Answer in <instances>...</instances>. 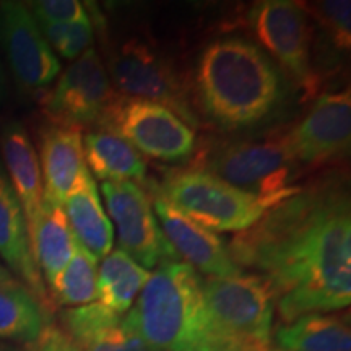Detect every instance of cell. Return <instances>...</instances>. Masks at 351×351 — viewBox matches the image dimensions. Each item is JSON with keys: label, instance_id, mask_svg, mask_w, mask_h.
<instances>
[{"label": "cell", "instance_id": "cell-1", "mask_svg": "<svg viewBox=\"0 0 351 351\" xmlns=\"http://www.w3.org/2000/svg\"><path fill=\"white\" fill-rule=\"evenodd\" d=\"M265 282L283 322L351 302V204L341 181L301 187L228 244Z\"/></svg>", "mask_w": 351, "mask_h": 351}, {"label": "cell", "instance_id": "cell-2", "mask_svg": "<svg viewBox=\"0 0 351 351\" xmlns=\"http://www.w3.org/2000/svg\"><path fill=\"white\" fill-rule=\"evenodd\" d=\"M195 90L204 112L228 130L261 124L285 99L276 64L256 43L239 36L215 39L202 51Z\"/></svg>", "mask_w": 351, "mask_h": 351}, {"label": "cell", "instance_id": "cell-3", "mask_svg": "<svg viewBox=\"0 0 351 351\" xmlns=\"http://www.w3.org/2000/svg\"><path fill=\"white\" fill-rule=\"evenodd\" d=\"M129 314L140 337L155 351H217L204 280L186 262L158 265Z\"/></svg>", "mask_w": 351, "mask_h": 351}, {"label": "cell", "instance_id": "cell-4", "mask_svg": "<svg viewBox=\"0 0 351 351\" xmlns=\"http://www.w3.org/2000/svg\"><path fill=\"white\" fill-rule=\"evenodd\" d=\"M204 296L217 351H275V304L261 276L241 271L207 278Z\"/></svg>", "mask_w": 351, "mask_h": 351}, {"label": "cell", "instance_id": "cell-5", "mask_svg": "<svg viewBox=\"0 0 351 351\" xmlns=\"http://www.w3.org/2000/svg\"><path fill=\"white\" fill-rule=\"evenodd\" d=\"M145 186L213 232L249 230L282 202L247 194L202 168L174 171L161 184L147 181Z\"/></svg>", "mask_w": 351, "mask_h": 351}, {"label": "cell", "instance_id": "cell-6", "mask_svg": "<svg viewBox=\"0 0 351 351\" xmlns=\"http://www.w3.org/2000/svg\"><path fill=\"white\" fill-rule=\"evenodd\" d=\"M202 169L247 194L269 199L285 200L301 189L293 186L300 165L289 152L285 132L218 148Z\"/></svg>", "mask_w": 351, "mask_h": 351}, {"label": "cell", "instance_id": "cell-7", "mask_svg": "<svg viewBox=\"0 0 351 351\" xmlns=\"http://www.w3.org/2000/svg\"><path fill=\"white\" fill-rule=\"evenodd\" d=\"M99 129L117 134L142 156L168 163L186 160L197 143L195 130L171 109L119 93L104 112Z\"/></svg>", "mask_w": 351, "mask_h": 351}, {"label": "cell", "instance_id": "cell-8", "mask_svg": "<svg viewBox=\"0 0 351 351\" xmlns=\"http://www.w3.org/2000/svg\"><path fill=\"white\" fill-rule=\"evenodd\" d=\"M112 88L127 98L147 99L168 108L176 116L197 129L200 119L174 65L150 44L129 39L117 47L111 60Z\"/></svg>", "mask_w": 351, "mask_h": 351}, {"label": "cell", "instance_id": "cell-9", "mask_svg": "<svg viewBox=\"0 0 351 351\" xmlns=\"http://www.w3.org/2000/svg\"><path fill=\"white\" fill-rule=\"evenodd\" d=\"M247 23L261 43L258 47L269 52L307 95H314L319 77L313 67V32L304 5L291 0L258 2L249 12Z\"/></svg>", "mask_w": 351, "mask_h": 351}, {"label": "cell", "instance_id": "cell-10", "mask_svg": "<svg viewBox=\"0 0 351 351\" xmlns=\"http://www.w3.org/2000/svg\"><path fill=\"white\" fill-rule=\"evenodd\" d=\"M116 95L103 60L91 47L57 77L56 85L43 95L41 109L49 124L80 130L99 127Z\"/></svg>", "mask_w": 351, "mask_h": 351}, {"label": "cell", "instance_id": "cell-11", "mask_svg": "<svg viewBox=\"0 0 351 351\" xmlns=\"http://www.w3.org/2000/svg\"><path fill=\"white\" fill-rule=\"evenodd\" d=\"M108 213L117 231L121 251L134 258L143 269H156L165 262L181 261L166 239L152 197L143 186L135 182H101Z\"/></svg>", "mask_w": 351, "mask_h": 351}, {"label": "cell", "instance_id": "cell-12", "mask_svg": "<svg viewBox=\"0 0 351 351\" xmlns=\"http://www.w3.org/2000/svg\"><path fill=\"white\" fill-rule=\"evenodd\" d=\"M289 152L300 166H320L343 156L351 143L350 88L320 95L309 112L285 132Z\"/></svg>", "mask_w": 351, "mask_h": 351}, {"label": "cell", "instance_id": "cell-13", "mask_svg": "<svg viewBox=\"0 0 351 351\" xmlns=\"http://www.w3.org/2000/svg\"><path fill=\"white\" fill-rule=\"evenodd\" d=\"M0 44L13 77L25 90H47L60 75L59 57L44 39L26 3L0 2Z\"/></svg>", "mask_w": 351, "mask_h": 351}, {"label": "cell", "instance_id": "cell-14", "mask_svg": "<svg viewBox=\"0 0 351 351\" xmlns=\"http://www.w3.org/2000/svg\"><path fill=\"white\" fill-rule=\"evenodd\" d=\"M150 192L158 223L182 262L200 274L208 275V278H225L244 271L232 261L230 249L217 232L179 212L152 189Z\"/></svg>", "mask_w": 351, "mask_h": 351}, {"label": "cell", "instance_id": "cell-15", "mask_svg": "<svg viewBox=\"0 0 351 351\" xmlns=\"http://www.w3.org/2000/svg\"><path fill=\"white\" fill-rule=\"evenodd\" d=\"M62 330L82 351H155L135 327L130 314H117L98 301L60 313Z\"/></svg>", "mask_w": 351, "mask_h": 351}, {"label": "cell", "instance_id": "cell-16", "mask_svg": "<svg viewBox=\"0 0 351 351\" xmlns=\"http://www.w3.org/2000/svg\"><path fill=\"white\" fill-rule=\"evenodd\" d=\"M0 262L47 309L51 302L49 293L34 261L25 212L2 165H0Z\"/></svg>", "mask_w": 351, "mask_h": 351}, {"label": "cell", "instance_id": "cell-17", "mask_svg": "<svg viewBox=\"0 0 351 351\" xmlns=\"http://www.w3.org/2000/svg\"><path fill=\"white\" fill-rule=\"evenodd\" d=\"M39 166L44 197L62 205L86 169L83 134L75 127L47 124L39 132Z\"/></svg>", "mask_w": 351, "mask_h": 351}, {"label": "cell", "instance_id": "cell-18", "mask_svg": "<svg viewBox=\"0 0 351 351\" xmlns=\"http://www.w3.org/2000/svg\"><path fill=\"white\" fill-rule=\"evenodd\" d=\"M3 169L25 212L28 231L36 225L43 208L44 186L38 152L20 122H10L0 134Z\"/></svg>", "mask_w": 351, "mask_h": 351}, {"label": "cell", "instance_id": "cell-19", "mask_svg": "<svg viewBox=\"0 0 351 351\" xmlns=\"http://www.w3.org/2000/svg\"><path fill=\"white\" fill-rule=\"evenodd\" d=\"M62 207L77 243L96 261L106 257L114 249V226L99 199L95 178L88 168L65 197Z\"/></svg>", "mask_w": 351, "mask_h": 351}, {"label": "cell", "instance_id": "cell-20", "mask_svg": "<svg viewBox=\"0 0 351 351\" xmlns=\"http://www.w3.org/2000/svg\"><path fill=\"white\" fill-rule=\"evenodd\" d=\"M88 171L103 182L147 184V161L129 142L111 130L88 132L83 137Z\"/></svg>", "mask_w": 351, "mask_h": 351}, {"label": "cell", "instance_id": "cell-21", "mask_svg": "<svg viewBox=\"0 0 351 351\" xmlns=\"http://www.w3.org/2000/svg\"><path fill=\"white\" fill-rule=\"evenodd\" d=\"M29 239L38 269L44 283L49 287L72 258L78 244L62 205L44 197L41 213L29 232Z\"/></svg>", "mask_w": 351, "mask_h": 351}, {"label": "cell", "instance_id": "cell-22", "mask_svg": "<svg viewBox=\"0 0 351 351\" xmlns=\"http://www.w3.org/2000/svg\"><path fill=\"white\" fill-rule=\"evenodd\" d=\"M275 351H351V332L340 317L306 314L274 332Z\"/></svg>", "mask_w": 351, "mask_h": 351}, {"label": "cell", "instance_id": "cell-23", "mask_svg": "<svg viewBox=\"0 0 351 351\" xmlns=\"http://www.w3.org/2000/svg\"><path fill=\"white\" fill-rule=\"evenodd\" d=\"M150 270L138 265L119 247L101 258L96 301L117 314L129 313L150 278Z\"/></svg>", "mask_w": 351, "mask_h": 351}, {"label": "cell", "instance_id": "cell-24", "mask_svg": "<svg viewBox=\"0 0 351 351\" xmlns=\"http://www.w3.org/2000/svg\"><path fill=\"white\" fill-rule=\"evenodd\" d=\"M47 324L46 307L23 283L0 285V341L33 345Z\"/></svg>", "mask_w": 351, "mask_h": 351}, {"label": "cell", "instance_id": "cell-25", "mask_svg": "<svg viewBox=\"0 0 351 351\" xmlns=\"http://www.w3.org/2000/svg\"><path fill=\"white\" fill-rule=\"evenodd\" d=\"M47 293L49 301L65 309L95 302L98 296V261L77 244L72 258L49 285Z\"/></svg>", "mask_w": 351, "mask_h": 351}, {"label": "cell", "instance_id": "cell-26", "mask_svg": "<svg viewBox=\"0 0 351 351\" xmlns=\"http://www.w3.org/2000/svg\"><path fill=\"white\" fill-rule=\"evenodd\" d=\"M44 39L56 52V56L69 60H75L83 52L91 49L95 34V25L90 16L75 23H47L36 21Z\"/></svg>", "mask_w": 351, "mask_h": 351}, {"label": "cell", "instance_id": "cell-27", "mask_svg": "<svg viewBox=\"0 0 351 351\" xmlns=\"http://www.w3.org/2000/svg\"><path fill=\"white\" fill-rule=\"evenodd\" d=\"M315 20L322 25L330 36L333 46L340 51H348L351 46V3L350 0H327L317 2L314 7H306Z\"/></svg>", "mask_w": 351, "mask_h": 351}, {"label": "cell", "instance_id": "cell-28", "mask_svg": "<svg viewBox=\"0 0 351 351\" xmlns=\"http://www.w3.org/2000/svg\"><path fill=\"white\" fill-rule=\"evenodd\" d=\"M28 8L34 20L47 23H75L90 16L85 3L78 0H36Z\"/></svg>", "mask_w": 351, "mask_h": 351}, {"label": "cell", "instance_id": "cell-29", "mask_svg": "<svg viewBox=\"0 0 351 351\" xmlns=\"http://www.w3.org/2000/svg\"><path fill=\"white\" fill-rule=\"evenodd\" d=\"M28 348L29 351H82L75 341L54 324H47L39 339L28 345Z\"/></svg>", "mask_w": 351, "mask_h": 351}, {"label": "cell", "instance_id": "cell-30", "mask_svg": "<svg viewBox=\"0 0 351 351\" xmlns=\"http://www.w3.org/2000/svg\"><path fill=\"white\" fill-rule=\"evenodd\" d=\"M15 276H13L5 265L0 262V285H5V283H12L15 282Z\"/></svg>", "mask_w": 351, "mask_h": 351}, {"label": "cell", "instance_id": "cell-31", "mask_svg": "<svg viewBox=\"0 0 351 351\" xmlns=\"http://www.w3.org/2000/svg\"><path fill=\"white\" fill-rule=\"evenodd\" d=\"M0 351H29L28 345L20 346L16 343H10V341H0Z\"/></svg>", "mask_w": 351, "mask_h": 351}, {"label": "cell", "instance_id": "cell-32", "mask_svg": "<svg viewBox=\"0 0 351 351\" xmlns=\"http://www.w3.org/2000/svg\"><path fill=\"white\" fill-rule=\"evenodd\" d=\"M3 95H5V78H3V70H2V64H0V106H2Z\"/></svg>", "mask_w": 351, "mask_h": 351}]
</instances>
